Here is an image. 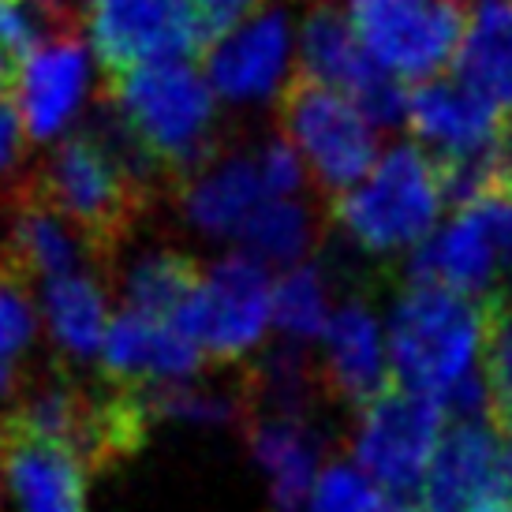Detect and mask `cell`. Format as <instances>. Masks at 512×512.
<instances>
[{"label": "cell", "mask_w": 512, "mask_h": 512, "mask_svg": "<svg viewBox=\"0 0 512 512\" xmlns=\"http://www.w3.org/2000/svg\"><path fill=\"white\" fill-rule=\"evenodd\" d=\"M501 299H471L449 288L408 281L393 299L385 326L393 385L445 408L456 385L483 370Z\"/></svg>", "instance_id": "1"}, {"label": "cell", "mask_w": 512, "mask_h": 512, "mask_svg": "<svg viewBox=\"0 0 512 512\" xmlns=\"http://www.w3.org/2000/svg\"><path fill=\"white\" fill-rule=\"evenodd\" d=\"M105 109L120 120V128L150 157L172 191L221 154L217 94L210 79L191 68V60L146 64L116 75L109 79Z\"/></svg>", "instance_id": "2"}, {"label": "cell", "mask_w": 512, "mask_h": 512, "mask_svg": "<svg viewBox=\"0 0 512 512\" xmlns=\"http://www.w3.org/2000/svg\"><path fill=\"white\" fill-rule=\"evenodd\" d=\"M30 184L57 214L86 232L105 258H113L128 240L154 195V184L131 165L98 120L90 128L68 131L42 169L30 172Z\"/></svg>", "instance_id": "3"}, {"label": "cell", "mask_w": 512, "mask_h": 512, "mask_svg": "<svg viewBox=\"0 0 512 512\" xmlns=\"http://www.w3.org/2000/svg\"><path fill=\"white\" fill-rule=\"evenodd\" d=\"M438 161L419 143L389 146L352 191L329 202V221L370 258L419 251L445 214Z\"/></svg>", "instance_id": "4"}, {"label": "cell", "mask_w": 512, "mask_h": 512, "mask_svg": "<svg viewBox=\"0 0 512 512\" xmlns=\"http://www.w3.org/2000/svg\"><path fill=\"white\" fill-rule=\"evenodd\" d=\"M277 105L285 139L296 146L314 187L329 202L352 191L378 165V128L341 90H329L296 72Z\"/></svg>", "instance_id": "5"}, {"label": "cell", "mask_w": 512, "mask_h": 512, "mask_svg": "<svg viewBox=\"0 0 512 512\" xmlns=\"http://www.w3.org/2000/svg\"><path fill=\"white\" fill-rule=\"evenodd\" d=\"M367 57L400 83H430L468 34L464 0H337Z\"/></svg>", "instance_id": "6"}, {"label": "cell", "mask_w": 512, "mask_h": 512, "mask_svg": "<svg viewBox=\"0 0 512 512\" xmlns=\"http://www.w3.org/2000/svg\"><path fill=\"white\" fill-rule=\"evenodd\" d=\"M83 27L109 79L191 60L214 45L199 0H86Z\"/></svg>", "instance_id": "7"}, {"label": "cell", "mask_w": 512, "mask_h": 512, "mask_svg": "<svg viewBox=\"0 0 512 512\" xmlns=\"http://www.w3.org/2000/svg\"><path fill=\"white\" fill-rule=\"evenodd\" d=\"M273 285L270 266L247 251L225 255L206 270L199 292L176 314V326L199 344L206 359L240 363L255 356L273 326Z\"/></svg>", "instance_id": "8"}, {"label": "cell", "mask_w": 512, "mask_h": 512, "mask_svg": "<svg viewBox=\"0 0 512 512\" xmlns=\"http://www.w3.org/2000/svg\"><path fill=\"white\" fill-rule=\"evenodd\" d=\"M445 408L389 385L382 397L359 408L352 430V460L378 483L385 498L415 494L430 471L445 434Z\"/></svg>", "instance_id": "9"}, {"label": "cell", "mask_w": 512, "mask_h": 512, "mask_svg": "<svg viewBox=\"0 0 512 512\" xmlns=\"http://www.w3.org/2000/svg\"><path fill=\"white\" fill-rule=\"evenodd\" d=\"M299 75L329 90H341L344 98H352L363 109L374 128L408 124V98H412V90H404L408 83L393 79L367 57L337 0H314L311 12L303 15Z\"/></svg>", "instance_id": "10"}, {"label": "cell", "mask_w": 512, "mask_h": 512, "mask_svg": "<svg viewBox=\"0 0 512 512\" xmlns=\"http://www.w3.org/2000/svg\"><path fill=\"white\" fill-rule=\"evenodd\" d=\"M419 512H512V449L494 419L445 427Z\"/></svg>", "instance_id": "11"}, {"label": "cell", "mask_w": 512, "mask_h": 512, "mask_svg": "<svg viewBox=\"0 0 512 512\" xmlns=\"http://www.w3.org/2000/svg\"><path fill=\"white\" fill-rule=\"evenodd\" d=\"M288 60H292V27L285 8H262L251 19L225 30L206 49V79L217 98L232 105H258L285 94Z\"/></svg>", "instance_id": "12"}, {"label": "cell", "mask_w": 512, "mask_h": 512, "mask_svg": "<svg viewBox=\"0 0 512 512\" xmlns=\"http://www.w3.org/2000/svg\"><path fill=\"white\" fill-rule=\"evenodd\" d=\"M0 258L27 281H57L72 273H90L94 266H105L109 258L90 243L86 232L57 214L49 202L34 191V184L19 180L8 195V228L0 240Z\"/></svg>", "instance_id": "13"}, {"label": "cell", "mask_w": 512, "mask_h": 512, "mask_svg": "<svg viewBox=\"0 0 512 512\" xmlns=\"http://www.w3.org/2000/svg\"><path fill=\"white\" fill-rule=\"evenodd\" d=\"M86 460L0 415V490L15 512H86Z\"/></svg>", "instance_id": "14"}, {"label": "cell", "mask_w": 512, "mask_h": 512, "mask_svg": "<svg viewBox=\"0 0 512 512\" xmlns=\"http://www.w3.org/2000/svg\"><path fill=\"white\" fill-rule=\"evenodd\" d=\"M101 374L124 389H169L191 382L202 370V348L176 322L120 311L101 344Z\"/></svg>", "instance_id": "15"}, {"label": "cell", "mask_w": 512, "mask_h": 512, "mask_svg": "<svg viewBox=\"0 0 512 512\" xmlns=\"http://www.w3.org/2000/svg\"><path fill=\"white\" fill-rule=\"evenodd\" d=\"M505 262L494 240V228L486 221L483 206L453 210V217L438 225L408 262V281L415 285H438L471 299H501L512 296L505 288Z\"/></svg>", "instance_id": "16"}, {"label": "cell", "mask_w": 512, "mask_h": 512, "mask_svg": "<svg viewBox=\"0 0 512 512\" xmlns=\"http://www.w3.org/2000/svg\"><path fill=\"white\" fill-rule=\"evenodd\" d=\"M408 128L438 165L483 157L512 143L505 116L468 94L456 79H430L408 98Z\"/></svg>", "instance_id": "17"}, {"label": "cell", "mask_w": 512, "mask_h": 512, "mask_svg": "<svg viewBox=\"0 0 512 512\" xmlns=\"http://www.w3.org/2000/svg\"><path fill=\"white\" fill-rule=\"evenodd\" d=\"M318 374L329 393L356 412L393 385L389 337H385L382 318L370 307L367 292H356L333 311V322L322 337Z\"/></svg>", "instance_id": "18"}, {"label": "cell", "mask_w": 512, "mask_h": 512, "mask_svg": "<svg viewBox=\"0 0 512 512\" xmlns=\"http://www.w3.org/2000/svg\"><path fill=\"white\" fill-rule=\"evenodd\" d=\"M172 195L187 225L210 240H240L247 221L273 199L258 146L217 154L195 176L176 184Z\"/></svg>", "instance_id": "19"}, {"label": "cell", "mask_w": 512, "mask_h": 512, "mask_svg": "<svg viewBox=\"0 0 512 512\" xmlns=\"http://www.w3.org/2000/svg\"><path fill=\"white\" fill-rule=\"evenodd\" d=\"M90 57L75 34L49 38L27 60L15 83V109L23 116L30 143L64 139L86 101Z\"/></svg>", "instance_id": "20"}, {"label": "cell", "mask_w": 512, "mask_h": 512, "mask_svg": "<svg viewBox=\"0 0 512 512\" xmlns=\"http://www.w3.org/2000/svg\"><path fill=\"white\" fill-rule=\"evenodd\" d=\"M247 445L255 453L258 468L270 479L273 512H307L311 490L322 475L318 468L322 438L314 430L311 415L251 412Z\"/></svg>", "instance_id": "21"}, {"label": "cell", "mask_w": 512, "mask_h": 512, "mask_svg": "<svg viewBox=\"0 0 512 512\" xmlns=\"http://www.w3.org/2000/svg\"><path fill=\"white\" fill-rule=\"evenodd\" d=\"M453 79L512 120V4H479L453 57Z\"/></svg>", "instance_id": "22"}, {"label": "cell", "mask_w": 512, "mask_h": 512, "mask_svg": "<svg viewBox=\"0 0 512 512\" xmlns=\"http://www.w3.org/2000/svg\"><path fill=\"white\" fill-rule=\"evenodd\" d=\"M42 318L60 356L79 363L101 356L109 311H105V288L94 273H72L42 285Z\"/></svg>", "instance_id": "23"}, {"label": "cell", "mask_w": 512, "mask_h": 512, "mask_svg": "<svg viewBox=\"0 0 512 512\" xmlns=\"http://www.w3.org/2000/svg\"><path fill=\"white\" fill-rule=\"evenodd\" d=\"M202 277L206 273L199 270V262L184 255V251H172V247L146 251L120 277V292H124V303H128L124 311L176 322V314L187 307V299L199 292Z\"/></svg>", "instance_id": "24"}, {"label": "cell", "mask_w": 512, "mask_h": 512, "mask_svg": "<svg viewBox=\"0 0 512 512\" xmlns=\"http://www.w3.org/2000/svg\"><path fill=\"white\" fill-rule=\"evenodd\" d=\"M318 240V214L303 199H270L243 228V251L262 266L296 270Z\"/></svg>", "instance_id": "25"}, {"label": "cell", "mask_w": 512, "mask_h": 512, "mask_svg": "<svg viewBox=\"0 0 512 512\" xmlns=\"http://www.w3.org/2000/svg\"><path fill=\"white\" fill-rule=\"evenodd\" d=\"M333 322L329 303V273L318 262H303L285 270L273 285V326L281 329L288 344H311L326 337Z\"/></svg>", "instance_id": "26"}, {"label": "cell", "mask_w": 512, "mask_h": 512, "mask_svg": "<svg viewBox=\"0 0 512 512\" xmlns=\"http://www.w3.org/2000/svg\"><path fill=\"white\" fill-rule=\"evenodd\" d=\"M30 281L0 258V400L12 397L19 367L38 337V311L30 299Z\"/></svg>", "instance_id": "27"}, {"label": "cell", "mask_w": 512, "mask_h": 512, "mask_svg": "<svg viewBox=\"0 0 512 512\" xmlns=\"http://www.w3.org/2000/svg\"><path fill=\"white\" fill-rule=\"evenodd\" d=\"M385 494L356 460H333L311 490L307 512H385Z\"/></svg>", "instance_id": "28"}, {"label": "cell", "mask_w": 512, "mask_h": 512, "mask_svg": "<svg viewBox=\"0 0 512 512\" xmlns=\"http://www.w3.org/2000/svg\"><path fill=\"white\" fill-rule=\"evenodd\" d=\"M483 370L486 385H490V400H494V423L501 430H512V296L498 303Z\"/></svg>", "instance_id": "29"}, {"label": "cell", "mask_w": 512, "mask_h": 512, "mask_svg": "<svg viewBox=\"0 0 512 512\" xmlns=\"http://www.w3.org/2000/svg\"><path fill=\"white\" fill-rule=\"evenodd\" d=\"M27 150V128H23V116L15 109V98H0V180L15 176L19 161Z\"/></svg>", "instance_id": "30"}, {"label": "cell", "mask_w": 512, "mask_h": 512, "mask_svg": "<svg viewBox=\"0 0 512 512\" xmlns=\"http://www.w3.org/2000/svg\"><path fill=\"white\" fill-rule=\"evenodd\" d=\"M258 4H262V0H199L202 15H206V23H210V30H214V42L225 34V30L236 27V23L251 19L255 12H262Z\"/></svg>", "instance_id": "31"}, {"label": "cell", "mask_w": 512, "mask_h": 512, "mask_svg": "<svg viewBox=\"0 0 512 512\" xmlns=\"http://www.w3.org/2000/svg\"><path fill=\"white\" fill-rule=\"evenodd\" d=\"M479 206H483L486 221L494 228V240H498V247H501L505 273L512 277V191H501V195L479 202Z\"/></svg>", "instance_id": "32"}, {"label": "cell", "mask_w": 512, "mask_h": 512, "mask_svg": "<svg viewBox=\"0 0 512 512\" xmlns=\"http://www.w3.org/2000/svg\"><path fill=\"white\" fill-rule=\"evenodd\" d=\"M19 72H23V57L12 53L8 45H0V98H15Z\"/></svg>", "instance_id": "33"}, {"label": "cell", "mask_w": 512, "mask_h": 512, "mask_svg": "<svg viewBox=\"0 0 512 512\" xmlns=\"http://www.w3.org/2000/svg\"><path fill=\"white\" fill-rule=\"evenodd\" d=\"M385 512H419V505H412V501L404 498H389L385 501Z\"/></svg>", "instance_id": "34"}, {"label": "cell", "mask_w": 512, "mask_h": 512, "mask_svg": "<svg viewBox=\"0 0 512 512\" xmlns=\"http://www.w3.org/2000/svg\"><path fill=\"white\" fill-rule=\"evenodd\" d=\"M509 191H512V146H509Z\"/></svg>", "instance_id": "35"}, {"label": "cell", "mask_w": 512, "mask_h": 512, "mask_svg": "<svg viewBox=\"0 0 512 512\" xmlns=\"http://www.w3.org/2000/svg\"><path fill=\"white\" fill-rule=\"evenodd\" d=\"M479 4H490V0H479Z\"/></svg>", "instance_id": "36"}]
</instances>
